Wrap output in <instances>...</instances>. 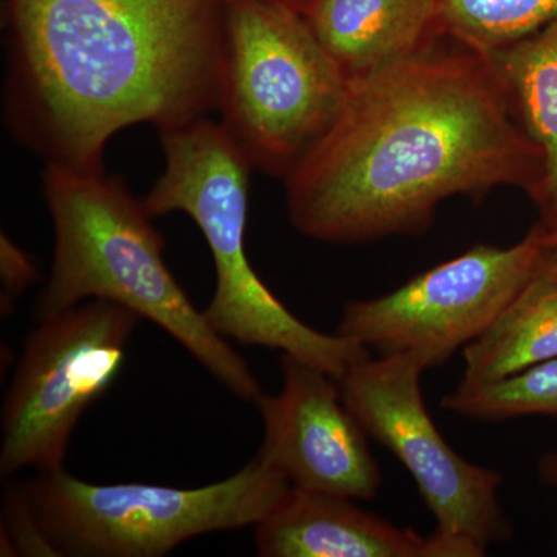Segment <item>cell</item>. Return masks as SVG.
I'll list each match as a JSON object with an SVG mask.
<instances>
[{
    "label": "cell",
    "mask_w": 557,
    "mask_h": 557,
    "mask_svg": "<svg viewBox=\"0 0 557 557\" xmlns=\"http://www.w3.org/2000/svg\"><path fill=\"white\" fill-rule=\"evenodd\" d=\"M542 153L483 54L438 47L348 81L338 119L285 178L304 236L357 245L428 230L442 201L534 193Z\"/></svg>",
    "instance_id": "1"
},
{
    "label": "cell",
    "mask_w": 557,
    "mask_h": 557,
    "mask_svg": "<svg viewBox=\"0 0 557 557\" xmlns=\"http://www.w3.org/2000/svg\"><path fill=\"white\" fill-rule=\"evenodd\" d=\"M5 120L46 163L102 171L110 137L218 108L225 0H5Z\"/></svg>",
    "instance_id": "2"
},
{
    "label": "cell",
    "mask_w": 557,
    "mask_h": 557,
    "mask_svg": "<svg viewBox=\"0 0 557 557\" xmlns=\"http://www.w3.org/2000/svg\"><path fill=\"white\" fill-rule=\"evenodd\" d=\"M44 197L54 230L49 281L36 318L108 300L159 325L215 380L248 403L262 391L248 362L209 325L163 259L164 240L123 180L46 163Z\"/></svg>",
    "instance_id": "3"
},
{
    "label": "cell",
    "mask_w": 557,
    "mask_h": 557,
    "mask_svg": "<svg viewBox=\"0 0 557 557\" xmlns=\"http://www.w3.org/2000/svg\"><path fill=\"white\" fill-rule=\"evenodd\" d=\"M160 134L166 168L143 207L152 219L183 212L203 234L215 269L203 311L209 325L225 339L276 348L338 380L370 358L357 341L300 321L252 269L245 247L252 166L222 123L201 116Z\"/></svg>",
    "instance_id": "4"
},
{
    "label": "cell",
    "mask_w": 557,
    "mask_h": 557,
    "mask_svg": "<svg viewBox=\"0 0 557 557\" xmlns=\"http://www.w3.org/2000/svg\"><path fill=\"white\" fill-rule=\"evenodd\" d=\"M348 81L299 11L225 0L220 123L251 166L287 178L338 119Z\"/></svg>",
    "instance_id": "5"
},
{
    "label": "cell",
    "mask_w": 557,
    "mask_h": 557,
    "mask_svg": "<svg viewBox=\"0 0 557 557\" xmlns=\"http://www.w3.org/2000/svg\"><path fill=\"white\" fill-rule=\"evenodd\" d=\"M24 487L58 556L160 557L201 534L258 525L289 483L258 454L200 487L97 485L64 468L36 472Z\"/></svg>",
    "instance_id": "6"
},
{
    "label": "cell",
    "mask_w": 557,
    "mask_h": 557,
    "mask_svg": "<svg viewBox=\"0 0 557 557\" xmlns=\"http://www.w3.org/2000/svg\"><path fill=\"white\" fill-rule=\"evenodd\" d=\"M139 319L101 299L39 319L3 401V479L64 468L73 431L119 379Z\"/></svg>",
    "instance_id": "7"
},
{
    "label": "cell",
    "mask_w": 557,
    "mask_h": 557,
    "mask_svg": "<svg viewBox=\"0 0 557 557\" xmlns=\"http://www.w3.org/2000/svg\"><path fill=\"white\" fill-rule=\"evenodd\" d=\"M542 258L534 226L509 248L478 245L375 299L344 306L336 333L381 355L438 368L493 327Z\"/></svg>",
    "instance_id": "8"
},
{
    "label": "cell",
    "mask_w": 557,
    "mask_h": 557,
    "mask_svg": "<svg viewBox=\"0 0 557 557\" xmlns=\"http://www.w3.org/2000/svg\"><path fill=\"white\" fill-rule=\"evenodd\" d=\"M423 372L408 355H380L348 370L339 380L341 392L369 437L408 469L437 530L486 552L512 536L498 502L504 474L450 448L424 405Z\"/></svg>",
    "instance_id": "9"
},
{
    "label": "cell",
    "mask_w": 557,
    "mask_h": 557,
    "mask_svg": "<svg viewBox=\"0 0 557 557\" xmlns=\"http://www.w3.org/2000/svg\"><path fill=\"white\" fill-rule=\"evenodd\" d=\"M284 384L277 395L256 403L263 421L259 456L292 486L370 500L381 487V471L369 435L324 369L282 354Z\"/></svg>",
    "instance_id": "10"
},
{
    "label": "cell",
    "mask_w": 557,
    "mask_h": 557,
    "mask_svg": "<svg viewBox=\"0 0 557 557\" xmlns=\"http://www.w3.org/2000/svg\"><path fill=\"white\" fill-rule=\"evenodd\" d=\"M354 498L289 485L258 525L262 557H482L467 539L435 530L421 536L366 511Z\"/></svg>",
    "instance_id": "11"
},
{
    "label": "cell",
    "mask_w": 557,
    "mask_h": 557,
    "mask_svg": "<svg viewBox=\"0 0 557 557\" xmlns=\"http://www.w3.org/2000/svg\"><path fill=\"white\" fill-rule=\"evenodd\" d=\"M306 17L348 79L418 57L446 36L437 0H318Z\"/></svg>",
    "instance_id": "12"
},
{
    "label": "cell",
    "mask_w": 557,
    "mask_h": 557,
    "mask_svg": "<svg viewBox=\"0 0 557 557\" xmlns=\"http://www.w3.org/2000/svg\"><path fill=\"white\" fill-rule=\"evenodd\" d=\"M509 108L542 153V178L530 199L544 231L557 230V21L485 54Z\"/></svg>",
    "instance_id": "13"
},
{
    "label": "cell",
    "mask_w": 557,
    "mask_h": 557,
    "mask_svg": "<svg viewBox=\"0 0 557 557\" xmlns=\"http://www.w3.org/2000/svg\"><path fill=\"white\" fill-rule=\"evenodd\" d=\"M557 358V259L542 258L485 335L463 348L460 383L486 384Z\"/></svg>",
    "instance_id": "14"
},
{
    "label": "cell",
    "mask_w": 557,
    "mask_h": 557,
    "mask_svg": "<svg viewBox=\"0 0 557 557\" xmlns=\"http://www.w3.org/2000/svg\"><path fill=\"white\" fill-rule=\"evenodd\" d=\"M443 32L490 54L557 21V0H437Z\"/></svg>",
    "instance_id": "15"
},
{
    "label": "cell",
    "mask_w": 557,
    "mask_h": 557,
    "mask_svg": "<svg viewBox=\"0 0 557 557\" xmlns=\"http://www.w3.org/2000/svg\"><path fill=\"white\" fill-rule=\"evenodd\" d=\"M440 406L456 416L482 421L557 418V358L494 383H458Z\"/></svg>",
    "instance_id": "16"
},
{
    "label": "cell",
    "mask_w": 557,
    "mask_h": 557,
    "mask_svg": "<svg viewBox=\"0 0 557 557\" xmlns=\"http://www.w3.org/2000/svg\"><path fill=\"white\" fill-rule=\"evenodd\" d=\"M5 542L7 552L3 556H58L36 518L24 483L11 490L7 496L2 544Z\"/></svg>",
    "instance_id": "17"
},
{
    "label": "cell",
    "mask_w": 557,
    "mask_h": 557,
    "mask_svg": "<svg viewBox=\"0 0 557 557\" xmlns=\"http://www.w3.org/2000/svg\"><path fill=\"white\" fill-rule=\"evenodd\" d=\"M0 313L2 318H9L21 296L38 281L39 271L32 256L14 244L5 233L0 236Z\"/></svg>",
    "instance_id": "18"
},
{
    "label": "cell",
    "mask_w": 557,
    "mask_h": 557,
    "mask_svg": "<svg viewBox=\"0 0 557 557\" xmlns=\"http://www.w3.org/2000/svg\"><path fill=\"white\" fill-rule=\"evenodd\" d=\"M537 475L545 486L557 490V446L539 458Z\"/></svg>",
    "instance_id": "19"
},
{
    "label": "cell",
    "mask_w": 557,
    "mask_h": 557,
    "mask_svg": "<svg viewBox=\"0 0 557 557\" xmlns=\"http://www.w3.org/2000/svg\"><path fill=\"white\" fill-rule=\"evenodd\" d=\"M541 231V244L544 251L547 252L552 258L557 259V230L544 231L541 226L536 225Z\"/></svg>",
    "instance_id": "20"
},
{
    "label": "cell",
    "mask_w": 557,
    "mask_h": 557,
    "mask_svg": "<svg viewBox=\"0 0 557 557\" xmlns=\"http://www.w3.org/2000/svg\"><path fill=\"white\" fill-rule=\"evenodd\" d=\"M271 2L282 3V5L289 7V9L299 11L304 16H307L318 0H271Z\"/></svg>",
    "instance_id": "21"
}]
</instances>
